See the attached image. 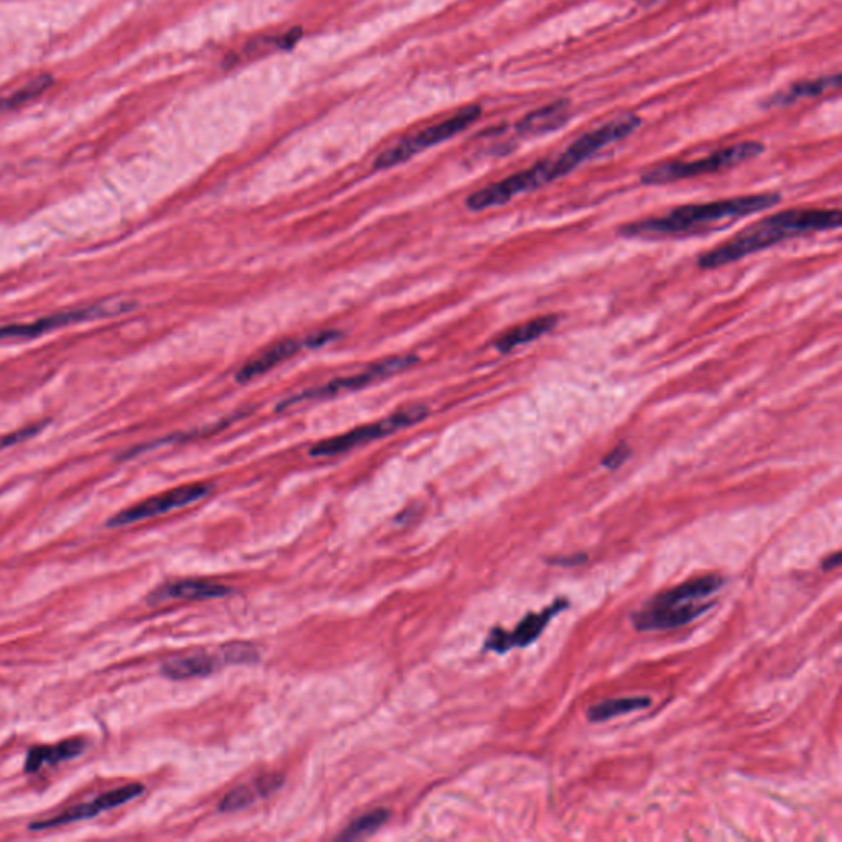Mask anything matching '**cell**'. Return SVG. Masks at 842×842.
Instances as JSON below:
<instances>
[{
	"instance_id": "cell-1",
	"label": "cell",
	"mask_w": 842,
	"mask_h": 842,
	"mask_svg": "<svg viewBox=\"0 0 842 842\" xmlns=\"http://www.w3.org/2000/svg\"><path fill=\"white\" fill-rule=\"evenodd\" d=\"M841 221L842 214L839 209H785L755 221L736 236L722 242L721 246L699 255V269L716 270L724 265L739 262L747 255L782 244L788 239L839 229Z\"/></svg>"
},
{
	"instance_id": "cell-2",
	"label": "cell",
	"mask_w": 842,
	"mask_h": 842,
	"mask_svg": "<svg viewBox=\"0 0 842 842\" xmlns=\"http://www.w3.org/2000/svg\"><path fill=\"white\" fill-rule=\"evenodd\" d=\"M782 201L778 193L736 196L711 203L686 204L671 209L658 218L642 219L619 227V234L629 239H662L683 237L718 229L721 224L762 213Z\"/></svg>"
},
{
	"instance_id": "cell-3",
	"label": "cell",
	"mask_w": 842,
	"mask_h": 842,
	"mask_svg": "<svg viewBox=\"0 0 842 842\" xmlns=\"http://www.w3.org/2000/svg\"><path fill=\"white\" fill-rule=\"evenodd\" d=\"M724 586L721 574H706L653 596L640 611L632 614V624L640 632L673 630L703 616L714 606L709 597Z\"/></svg>"
},
{
	"instance_id": "cell-4",
	"label": "cell",
	"mask_w": 842,
	"mask_h": 842,
	"mask_svg": "<svg viewBox=\"0 0 842 842\" xmlns=\"http://www.w3.org/2000/svg\"><path fill=\"white\" fill-rule=\"evenodd\" d=\"M764 152V145L759 142H742L731 145L727 149L718 150L708 157L691 160V162H668L648 170L642 175V185L662 186L670 185L681 180H691L696 176L718 173L727 168L737 167L741 163L749 162Z\"/></svg>"
},
{
	"instance_id": "cell-5",
	"label": "cell",
	"mask_w": 842,
	"mask_h": 842,
	"mask_svg": "<svg viewBox=\"0 0 842 842\" xmlns=\"http://www.w3.org/2000/svg\"><path fill=\"white\" fill-rule=\"evenodd\" d=\"M428 417V408L425 405H412L392 413L389 417L374 421L369 425L359 426L354 430L347 431L343 435L333 436L328 440H321L311 446L310 456L313 458H331L339 454L347 453L359 446L369 445L372 441L382 440L385 436L394 435L398 430L408 426L418 425Z\"/></svg>"
},
{
	"instance_id": "cell-6",
	"label": "cell",
	"mask_w": 842,
	"mask_h": 842,
	"mask_svg": "<svg viewBox=\"0 0 842 842\" xmlns=\"http://www.w3.org/2000/svg\"><path fill=\"white\" fill-rule=\"evenodd\" d=\"M640 124L642 121L637 116H620L614 121L601 125L599 129L581 135L558 157L546 158L545 162L548 163L546 167L550 172L551 181L560 180L573 172L574 168H578L581 163L596 155L599 150L606 149L614 142H619L630 134H634Z\"/></svg>"
},
{
	"instance_id": "cell-7",
	"label": "cell",
	"mask_w": 842,
	"mask_h": 842,
	"mask_svg": "<svg viewBox=\"0 0 842 842\" xmlns=\"http://www.w3.org/2000/svg\"><path fill=\"white\" fill-rule=\"evenodd\" d=\"M481 114L482 109L479 106L464 107L463 111H459L458 114H454L446 121L421 130L420 134L400 140L397 145L390 147L375 158V170L380 172V170L397 167L400 163L410 160L413 155L431 149L441 142H446L454 135L461 134L463 130L468 129L469 125L474 124Z\"/></svg>"
},
{
	"instance_id": "cell-8",
	"label": "cell",
	"mask_w": 842,
	"mask_h": 842,
	"mask_svg": "<svg viewBox=\"0 0 842 842\" xmlns=\"http://www.w3.org/2000/svg\"><path fill=\"white\" fill-rule=\"evenodd\" d=\"M417 361L418 357L412 356V354L389 357V359H384V361L371 364V366L366 367L359 374L339 377V379L331 380V382L321 385V387L306 390L303 394L295 395V397L290 398L287 402L280 403L278 410L292 407L295 403L306 402V400H324V398L336 397V395L347 394V392H356V390L364 389L367 385L374 384L377 380L385 379V377L398 374V372L407 371L408 367L415 366Z\"/></svg>"
},
{
	"instance_id": "cell-9",
	"label": "cell",
	"mask_w": 842,
	"mask_h": 842,
	"mask_svg": "<svg viewBox=\"0 0 842 842\" xmlns=\"http://www.w3.org/2000/svg\"><path fill=\"white\" fill-rule=\"evenodd\" d=\"M211 489H213V486H209V484H188V486L176 487L172 491L163 492V494L150 497V499L144 500L134 507L122 510L107 522V527H127L130 523L142 522V520H149L152 517H157V515L172 512V510L183 509L186 505L195 504L198 500L209 496Z\"/></svg>"
},
{
	"instance_id": "cell-10",
	"label": "cell",
	"mask_w": 842,
	"mask_h": 842,
	"mask_svg": "<svg viewBox=\"0 0 842 842\" xmlns=\"http://www.w3.org/2000/svg\"><path fill=\"white\" fill-rule=\"evenodd\" d=\"M129 310V303H122V301H104V303L88 306V308H79V310L56 313V315L47 316V318L33 321V323L9 324V326H2V328H0V341H4V339L38 338V336H42V334L50 333V331L63 328V326H70V324L79 323V321L96 320V318L117 315V313Z\"/></svg>"
},
{
	"instance_id": "cell-11",
	"label": "cell",
	"mask_w": 842,
	"mask_h": 842,
	"mask_svg": "<svg viewBox=\"0 0 842 842\" xmlns=\"http://www.w3.org/2000/svg\"><path fill=\"white\" fill-rule=\"evenodd\" d=\"M570 607L568 599H556L553 604L543 609L542 612H530L523 617L514 632H505L504 629H492L491 635L486 640V650H492L496 653L509 652L510 648L514 647H528V645L535 644L543 630L548 627L551 619L565 611Z\"/></svg>"
},
{
	"instance_id": "cell-12",
	"label": "cell",
	"mask_w": 842,
	"mask_h": 842,
	"mask_svg": "<svg viewBox=\"0 0 842 842\" xmlns=\"http://www.w3.org/2000/svg\"><path fill=\"white\" fill-rule=\"evenodd\" d=\"M144 792V785H140V783H130V785H124V787L114 788L111 792L104 793V795L94 798L89 803H83V805L70 808V810H66L65 813H61V815L55 816V818L32 823L28 826V829L30 831H42V829L60 828V826H65V824L78 823V821H84V819L96 818V816L101 815L104 811L114 810L117 806L125 805L129 801L139 798Z\"/></svg>"
},
{
	"instance_id": "cell-13",
	"label": "cell",
	"mask_w": 842,
	"mask_h": 842,
	"mask_svg": "<svg viewBox=\"0 0 842 842\" xmlns=\"http://www.w3.org/2000/svg\"><path fill=\"white\" fill-rule=\"evenodd\" d=\"M303 349H305V341L303 339H282L278 343H273L272 346L267 347L264 351L259 352L257 356L249 359L237 371L236 380L239 384H247V382L259 379L262 375L280 366L282 362L292 359L293 356H297L298 352L303 351Z\"/></svg>"
},
{
	"instance_id": "cell-14",
	"label": "cell",
	"mask_w": 842,
	"mask_h": 842,
	"mask_svg": "<svg viewBox=\"0 0 842 842\" xmlns=\"http://www.w3.org/2000/svg\"><path fill=\"white\" fill-rule=\"evenodd\" d=\"M229 594H232V589L223 586V584L198 581V579H185V581L163 584L160 588L155 589L150 594L149 604L157 606L162 602L175 601V599H191V601L218 599V597H226Z\"/></svg>"
},
{
	"instance_id": "cell-15",
	"label": "cell",
	"mask_w": 842,
	"mask_h": 842,
	"mask_svg": "<svg viewBox=\"0 0 842 842\" xmlns=\"http://www.w3.org/2000/svg\"><path fill=\"white\" fill-rule=\"evenodd\" d=\"M558 323H560V316L558 315L538 316L535 320L519 324L509 331H505L504 334H500L499 338L494 341V347L502 354H507V352L515 351L517 347L525 346V344L543 338L545 334L553 331Z\"/></svg>"
},
{
	"instance_id": "cell-16",
	"label": "cell",
	"mask_w": 842,
	"mask_h": 842,
	"mask_svg": "<svg viewBox=\"0 0 842 842\" xmlns=\"http://www.w3.org/2000/svg\"><path fill=\"white\" fill-rule=\"evenodd\" d=\"M570 102H553L550 106L542 107L537 111L530 112L517 124V132L520 135H545L561 129L570 119Z\"/></svg>"
},
{
	"instance_id": "cell-17",
	"label": "cell",
	"mask_w": 842,
	"mask_h": 842,
	"mask_svg": "<svg viewBox=\"0 0 842 842\" xmlns=\"http://www.w3.org/2000/svg\"><path fill=\"white\" fill-rule=\"evenodd\" d=\"M84 747H86V742L81 741V739L33 747L28 752L27 760H25V772L35 773L40 768L47 767V765L61 764L66 760L76 759L78 755L83 754Z\"/></svg>"
},
{
	"instance_id": "cell-18",
	"label": "cell",
	"mask_w": 842,
	"mask_h": 842,
	"mask_svg": "<svg viewBox=\"0 0 842 842\" xmlns=\"http://www.w3.org/2000/svg\"><path fill=\"white\" fill-rule=\"evenodd\" d=\"M221 663H224L223 657H214L208 653H191L186 657H175L163 663L162 673L172 680H190L213 673Z\"/></svg>"
},
{
	"instance_id": "cell-19",
	"label": "cell",
	"mask_w": 842,
	"mask_h": 842,
	"mask_svg": "<svg viewBox=\"0 0 842 842\" xmlns=\"http://www.w3.org/2000/svg\"><path fill=\"white\" fill-rule=\"evenodd\" d=\"M652 699L647 696H635V698L606 699L601 703L594 704L588 709L589 722H604L609 719L619 718L625 714L635 713L640 709L650 708Z\"/></svg>"
},
{
	"instance_id": "cell-20",
	"label": "cell",
	"mask_w": 842,
	"mask_h": 842,
	"mask_svg": "<svg viewBox=\"0 0 842 842\" xmlns=\"http://www.w3.org/2000/svg\"><path fill=\"white\" fill-rule=\"evenodd\" d=\"M841 78L839 75L824 76V78L813 79V81H803V83L795 84L792 88L785 91V93L778 94L773 98V106H788L798 99L816 98L821 94L826 93L829 89L839 88Z\"/></svg>"
},
{
	"instance_id": "cell-21",
	"label": "cell",
	"mask_w": 842,
	"mask_h": 842,
	"mask_svg": "<svg viewBox=\"0 0 842 842\" xmlns=\"http://www.w3.org/2000/svg\"><path fill=\"white\" fill-rule=\"evenodd\" d=\"M51 83H53V79H51L50 75L37 76L30 83L17 89L14 94H10L9 98L2 99L0 101V111H10V109H17V107L24 106L27 102L38 98L40 94H43V91H47Z\"/></svg>"
},
{
	"instance_id": "cell-22",
	"label": "cell",
	"mask_w": 842,
	"mask_h": 842,
	"mask_svg": "<svg viewBox=\"0 0 842 842\" xmlns=\"http://www.w3.org/2000/svg\"><path fill=\"white\" fill-rule=\"evenodd\" d=\"M389 819V811L385 808H377V810L369 811L366 815L359 816L354 819L346 831L341 834V839H359L369 834L375 833L380 826H384L385 821Z\"/></svg>"
},
{
	"instance_id": "cell-23",
	"label": "cell",
	"mask_w": 842,
	"mask_h": 842,
	"mask_svg": "<svg viewBox=\"0 0 842 842\" xmlns=\"http://www.w3.org/2000/svg\"><path fill=\"white\" fill-rule=\"evenodd\" d=\"M259 796L262 795H260L255 782L252 785H246V787L236 788V790H232L224 796L223 801H221V811L223 813H234V811L244 810L247 806L252 805Z\"/></svg>"
},
{
	"instance_id": "cell-24",
	"label": "cell",
	"mask_w": 842,
	"mask_h": 842,
	"mask_svg": "<svg viewBox=\"0 0 842 842\" xmlns=\"http://www.w3.org/2000/svg\"><path fill=\"white\" fill-rule=\"evenodd\" d=\"M224 663H254L259 660V652L249 644L224 645L221 648Z\"/></svg>"
},
{
	"instance_id": "cell-25",
	"label": "cell",
	"mask_w": 842,
	"mask_h": 842,
	"mask_svg": "<svg viewBox=\"0 0 842 842\" xmlns=\"http://www.w3.org/2000/svg\"><path fill=\"white\" fill-rule=\"evenodd\" d=\"M630 454H632V451H630L629 445L627 443H620V445L612 449L611 453L602 458L601 464L604 468L609 469V471H616V469H619L630 458Z\"/></svg>"
},
{
	"instance_id": "cell-26",
	"label": "cell",
	"mask_w": 842,
	"mask_h": 842,
	"mask_svg": "<svg viewBox=\"0 0 842 842\" xmlns=\"http://www.w3.org/2000/svg\"><path fill=\"white\" fill-rule=\"evenodd\" d=\"M339 338V333L336 329H326V331H318V333L310 334L305 341V349H321L326 344L333 343Z\"/></svg>"
},
{
	"instance_id": "cell-27",
	"label": "cell",
	"mask_w": 842,
	"mask_h": 842,
	"mask_svg": "<svg viewBox=\"0 0 842 842\" xmlns=\"http://www.w3.org/2000/svg\"><path fill=\"white\" fill-rule=\"evenodd\" d=\"M42 430V426H28L25 430L15 431L12 435L0 438V449L9 448V446L19 445L22 441H27L28 438L37 435L38 431Z\"/></svg>"
},
{
	"instance_id": "cell-28",
	"label": "cell",
	"mask_w": 842,
	"mask_h": 842,
	"mask_svg": "<svg viewBox=\"0 0 842 842\" xmlns=\"http://www.w3.org/2000/svg\"><path fill=\"white\" fill-rule=\"evenodd\" d=\"M841 565V553H834L833 556H829L826 560L823 561V570H836L838 566Z\"/></svg>"
},
{
	"instance_id": "cell-29",
	"label": "cell",
	"mask_w": 842,
	"mask_h": 842,
	"mask_svg": "<svg viewBox=\"0 0 842 842\" xmlns=\"http://www.w3.org/2000/svg\"><path fill=\"white\" fill-rule=\"evenodd\" d=\"M581 561H586V556H573V558H561V560H551V563H555V565L561 566H576L581 563Z\"/></svg>"
},
{
	"instance_id": "cell-30",
	"label": "cell",
	"mask_w": 842,
	"mask_h": 842,
	"mask_svg": "<svg viewBox=\"0 0 842 842\" xmlns=\"http://www.w3.org/2000/svg\"><path fill=\"white\" fill-rule=\"evenodd\" d=\"M635 2H637V4L645 5L650 4V2H653V0H635Z\"/></svg>"
}]
</instances>
